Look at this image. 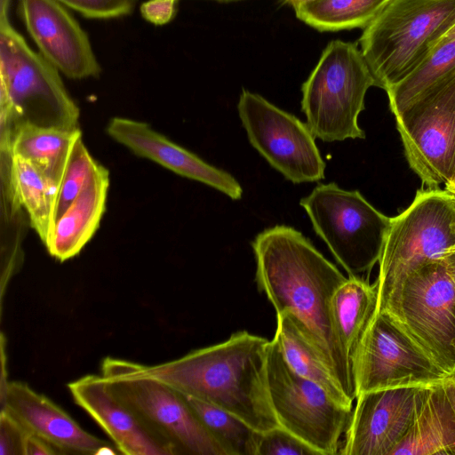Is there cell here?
Masks as SVG:
<instances>
[{
  "label": "cell",
  "instance_id": "obj_24",
  "mask_svg": "<svg viewBox=\"0 0 455 455\" xmlns=\"http://www.w3.org/2000/svg\"><path fill=\"white\" fill-rule=\"evenodd\" d=\"M378 285L359 276H349L336 291L331 311L345 355L354 371L362 339L377 312Z\"/></svg>",
  "mask_w": 455,
  "mask_h": 455
},
{
  "label": "cell",
  "instance_id": "obj_7",
  "mask_svg": "<svg viewBox=\"0 0 455 455\" xmlns=\"http://www.w3.org/2000/svg\"><path fill=\"white\" fill-rule=\"evenodd\" d=\"M101 375L116 395L172 445L177 455H228L182 394L147 374L143 364L106 357Z\"/></svg>",
  "mask_w": 455,
  "mask_h": 455
},
{
  "label": "cell",
  "instance_id": "obj_9",
  "mask_svg": "<svg viewBox=\"0 0 455 455\" xmlns=\"http://www.w3.org/2000/svg\"><path fill=\"white\" fill-rule=\"evenodd\" d=\"M269 399L280 427L320 455L339 453V438L348 426L352 409L336 402L320 385L296 373L273 339L267 358Z\"/></svg>",
  "mask_w": 455,
  "mask_h": 455
},
{
  "label": "cell",
  "instance_id": "obj_13",
  "mask_svg": "<svg viewBox=\"0 0 455 455\" xmlns=\"http://www.w3.org/2000/svg\"><path fill=\"white\" fill-rule=\"evenodd\" d=\"M395 318L439 367L455 371V284L443 259L407 276Z\"/></svg>",
  "mask_w": 455,
  "mask_h": 455
},
{
  "label": "cell",
  "instance_id": "obj_14",
  "mask_svg": "<svg viewBox=\"0 0 455 455\" xmlns=\"http://www.w3.org/2000/svg\"><path fill=\"white\" fill-rule=\"evenodd\" d=\"M425 387H402L359 394L339 453L391 455L415 417Z\"/></svg>",
  "mask_w": 455,
  "mask_h": 455
},
{
  "label": "cell",
  "instance_id": "obj_32",
  "mask_svg": "<svg viewBox=\"0 0 455 455\" xmlns=\"http://www.w3.org/2000/svg\"><path fill=\"white\" fill-rule=\"evenodd\" d=\"M177 1L148 0L140 5L141 16L155 25H164L173 18Z\"/></svg>",
  "mask_w": 455,
  "mask_h": 455
},
{
  "label": "cell",
  "instance_id": "obj_10",
  "mask_svg": "<svg viewBox=\"0 0 455 455\" xmlns=\"http://www.w3.org/2000/svg\"><path fill=\"white\" fill-rule=\"evenodd\" d=\"M410 167L428 188L455 175V73L395 116Z\"/></svg>",
  "mask_w": 455,
  "mask_h": 455
},
{
  "label": "cell",
  "instance_id": "obj_3",
  "mask_svg": "<svg viewBox=\"0 0 455 455\" xmlns=\"http://www.w3.org/2000/svg\"><path fill=\"white\" fill-rule=\"evenodd\" d=\"M0 80L1 147H10L13 132L24 123L79 128V109L59 70L29 47L8 14L0 15Z\"/></svg>",
  "mask_w": 455,
  "mask_h": 455
},
{
  "label": "cell",
  "instance_id": "obj_1",
  "mask_svg": "<svg viewBox=\"0 0 455 455\" xmlns=\"http://www.w3.org/2000/svg\"><path fill=\"white\" fill-rule=\"evenodd\" d=\"M256 283L275 309L293 313L307 327L347 397L356 399L355 374L334 323L331 300L347 279L291 227L278 225L252 242Z\"/></svg>",
  "mask_w": 455,
  "mask_h": 455
},
{
  "label": "cell",
  "instance_id": "obj_22",
  "mask_svg": "<svg viewBox=\"0 0 455 455\" xmlns=\"http://www.w3.org/2000/svg\"><path fill=\"white\" fill-rule=\"evenodd\" d=\"M276 319L274 339L289 366L323 387L339 404L352 409L353 402L347 397L306 325L290 311L276 314Z\"/></svg>",
  "mask_w": 455,
  "mask_h": 455
},
{
  "label": "cell",
  "instance_id": "obj_4",
  "mask_svg": "<svg viewBox=\"0 0 455 455\" xmlns=\"http://www.w3.org/2000/svg\"><path fill=\"white\" fill-rule=\"evenodd\" d=\"M455 251V194L418 190L412 203L391 218L379 260L377 312L395 316L403 284L421 266Z\"/></svg>",
  "mask_w": 455,
  "mask_h": 455
},
{
  "label": "cell",
  "instance_id": "obj_31",
  "mask_svg": "<svg viewBox=\"0 0 455 455\" xmlns=\"http://www.w3.org/2000/svg\"><path fill=\"white\" fill-rule=\"evenodd\" d=\"M28 432L4 409L0 411V455H24Z\"/></svg>",
  "mask_w": 455,
  "mask_h": 455
},
{
  "label": "cell",
  "instance_id": "obj_27",
  "mask_svg": "<svg viewBox=\"0 0 455 455\" xmlns=\"http://www.w3.org/2000/svg\"><path fill=\"white\" fill-rule=\"evenodd\" d=\"M182 395L228 455L257 454L259 432L227 411L191 395Z\"/></svg>",
  "mask_w": 455,
  "mask_h": 455
},
{
  "label": "cell",
  "instance_id": "obj_8",
  "mask_svg": "<svg viewBox=\"0 0 455 455\" xmlns=\"http://www.w3.org/2000/svg\"><path fill=\"white\" fill-rule=\"evenodd\" d=\"M300 205L349 276L370 272L379 262L391 218L359 191L345 190L333 182L319 184Z\"/></svg>",
  "mask_w": 455,
  "mask_h": 455
},
{
  "label": "cell",
  "instance_id": "obj_5",
  "mask_svg": "<svg viewBox=\"0 0 455 455\" xmlns=\"http://www.w3.org/2000/svg\"><path fill=\"white\" fill-rule=\"evenodd\" d=\"M454 23L455 0H391L359 39L375 86L401 81Z\"/></svg>",
  "mask_w": 455,
  "mask_h": 455
},
{
  "label": "cell",
  "instance_id": "obj_15",
  "mask_svg": "<svg viewBox=\"0 0 455 455\" xmlns=\"http://www.w3.org/2000/svg\"><path fill=\"white\" fill-rule=\"evenodd\" d=\"M20 13L40 53L72 79L97 76L100 64L86 33L57 0H20Z\"/></svg>",
  "mask_w": 455,
  "mask_h": 455
},
{
  "label": "cell",
  "instance_id": "obj_12",
  "mask_svg": "<svg viewBox=\"0 0 455 455\" xmlns=\"http://www.w3.org/2000/svg\"><path fill=\"white\" fill-rule=\"evenodd\" d=\"M237 109L251 146L286 180L297 184L324 178L325 163L307 124L247 90Z\"/></svg>",
  "mask_w": 455,
  "mask_h": 455
},
{
  "label": "cell",
  "instance_id": "obj_38",
  "mask_svg": "<svg viewBox=\"0 0 455 455\" xmlns=\"http://www.w3.org/2000/svg\"><path fill=\"white\" fill-rule=\"evenodd\" d=\"M444 188L446 190L455 194V175L452 180L446 186H444Z\"/></svg>",
  "mask_w": 455,
  "mask_h": 455
},
{
  "label": "cell",
  "instance_id": "obj_35",
  "mask_svg": "<svg viewBox=\"0 0 455 455\" xmlns=\"http://www.w3.org/2000/svg\"><path fill=\"white\" fill-rule=\"evenodd\" d=\"M447 271L455 284V251L448 254L444 259Z\"/></svg>",
  "mask_w": 455,
  "mask_h": 455
},
{
  "label": "cell",
  "instance_id": "obj_6",
  "mask_svg": "<svg viewBox=\"0 0 455 455\" xmlns=\"http://www.w3.org/2000/svg\"><path fill=\"white\" fill-rule=\"evenodd\" d=\"M375 79L358 45L331 41L301 86V110L315 138L326 142L364 139L358 116Z\"/></svg>",
  "mask_w": 455,
  "mask_h": 455
},
{
  "label": "cell",
  "instance_id": "obj_2",
  "mask_svg": "<svg viewBox=\"0 0 455 455\" xmlns=\"http://www.w3.org/2000/svg\"><path fill=\"white\" fill-rule=\"evenodd\" d=\"M270 340L247 331L169 362L143 365L177 391L236 416L259 433L279 427L268 395Z\"/></svg>",
  "mask_w": 455,
  "mask_h": 455
},
{
  "label": "cell",
  "instance_id": "obj_37",
  "mask_svg": "<svg viewBox=\"0 0 455 455\" xmlns=\"http://www.w3.org/2000/svg\"><path fill=\"white\" fill-rule=\"evenodd\" d=\"M284 4L291 6L293 9L299 7L301 4H304L308 2H312L315 0H282Z\"/></svg>",
  "mask_w": 455,
  "mask_h": 455
},
{
  "label": "cell",
  "instance_id": "obj_29",
  "mask_svg": "<svg viewBox=\"0 0 455 455\" xmlns=\"http://www.w3.org/2000/svg\"><path fill=\"white\" fill-rule=\"evenodd\" d=\"M256 455H320L317 451L282 427L260 433Z\"/></svg>",
  "mask_w": 455,
  "mask_h": 455
},
{
  "label": "cell",
  "instance_id": "obj_18",
  "mask_svg": "<svg viewBox=\"0 0 455 455\" xmlns=\"http://www.w3.org/2000/svg\"><path fill=\"white\" fill-rule=\"evenodd\" d=\"M106 132L114 140L140 157L149 159L180 176L206 184L231 199L242 197L243 188L230 173L206 163L144 122L113 117Z\"/></svg>",
  "mask_w": 455,
  "mask_h": 455
},
{
  "label": "cell",
  "instance_id": "obj_33",
  "mask_svg": "<svg viewBox=\"0 0 455 455\" xmlns=\"http://www.w3.org/2000/svg\"><path fill=\"white\" fill-rule=\"evenodd\" d=\"M57 450L44 439L27 434L24 443V455H54Z\"/></svg>",
  "mask_w": 455,
  "mask_h": 455
},
{
  "label": "cell",
  "instance_id": "obj_11",
  "mask_svg": "<svg viewBox=\"0 0 455 455\" xmlns=\"http://www.w3.org/2000/svg\"><path fill=\"white\" fill-rule=\"evenodd\" d=\"M356 396L363 392L441 383L449 374L387 312H376L358 347Z\"/></svg>",
  "mask_w": 455,
  "mask_h": 455
},
{
  "label": "cell",
  "instance_id": "obj_20",
  "mask_svg": "<svg viewBox=\"0 0 455 455\" xmlns=\"http://www.w3.org/2000/svg\"><path fill=\"white\" fill-rule=\"evenodd\" d=\"M391 455H455V412L442 382L424 387L413 421Z\"/></svg>",
  "mask_w": 455,
  "mask_h": 455
},
{
  "label": "cell",
  "instance_id": "obj_39",
  "mask_svg": "<svg viewBox=\"0 0 455 455\" xmlns=\"http://www.w3.org/2000/svg\"><path fill=\"white\" fill-rule=\"evenodd\" d=\"M217 1L228 2V1H235V0H217Z\"/></svg>",
  "mask_w": 455,
  "mask_h": 455
},
{
  "label": "cell",
  "instance_id": "obj_25",
  "mask_svg": "<svg viewBox=\"0 0 455 455\" xmlns=\"http://www.w3.org/2000/svg\"><path fill=\"white\" fill-rule=\"evenodd\" d=\"M455 73V39L439 43L423 60L386 92L394 116Z\"/></svg>",
  "mask_w": 455,
  "mask_h": 455
},
{
  "label": "cell",
  "instance_id": "obj_23",
  "mask_svg": "<svg viewBox=\"0 0 455 455\" xmlns=\"http://www.w3.org/2000/svg\"><path fill=\"white\" fill-rule=\"evenodd\" d=\"M81 135L79 128L64 129L24 123L12 133L10 154L30 161L60 188L73 145Z\"/></svg>",
  "mask_w": 455,
  "mask_h": 455
},
{
  "label": "cell",
  "instance_id": "obj_21",
  "mask_svg": "<svg viewBox=\"0 0 455 455\" xmlns=\"http://www.w3.org/2000/svg\"><path fill=\"white\" fill-rule=\"evenodd\" d=\"M2 180L12 200L26 212L29 225L46 245L53 228V215L59 187L30 161L2 153Z\"/></svg>",
  "mask_w": 455,
  "mask_h": 455
},
{
  "label": "cell",
  "instance_id": "obj_30",
  "mask_svg": "<svg viewBox=\"0 0 455 455\" xmlns=\"http://www.w3.org/2000/svg\"><path fill=\"white\" fill-rule=\"evenodd\" d=\"M82 15L93 19L116 18L130 13L136 0H57Z\"/></svg>",
  "mask_w": 455,
  "mask_h": 455
},
{
  "label": "cell",
  "instance_id": "obj_34",
  "mask_svg": "<svg viewBox=\"0 0 455 455\" xmlns=\"http://www.w3.org/2000/svg\"><path fill=\"white\" fill-rule=\"evenodd\" d=\"M442 385L455 412V371L449 374L442 381Z\"/></svg>",
  "mask_w": 455,
  "mask_h": 455
},
{
  "label": "cell",
  "instance_id": "obj_19",
  "mask_svg": "<svg viewBox=\"0 0 455 455\" xmlns=\"http://www.w3.org/2000/svg\"><path fill=\"white\" fill-rule=\"evenodd\" d=\"M109 172L99 164L86 186L56 220L45 245L49 254L63 262L80 253L100 227L106 210Z\"/></svg>",
  "mask_w": 455,
  "mask_h": 455
},
{
  "label": "cell",
  "instance_id": "obj_26",
  "mask_svg": "<svg viewBox=\"0 0 455 455\" xmlns=\"http://www.w3.org/2000/svg\"><path fill=\"white\" fill-rule=\"evenodd\" d=\"M391 0H315L295 8L299 20L319 31L365 28Z\"/></svg>",
  "mask_w": 455,
  "mask_h": 455
},
{
  "label": "cell",
  "instance_id": "obj_17",
  "mask_svg": "<svg viewBox=\"0 0 455 455\" xmlns=\"http://www.w3.org/2000/svg\"><path fill=\"white\" fill-rule=\"evenodd\" d=\"M75 403L109 436L119 453L177 455L167 442L118 398L103 376L88 374L68 384Z\"/></svg>",
  "mask_w": 455,
  "mask_h": 455
},
{
  "label": "cell",
  "instance_id": "obj_36",
  "mask_svg": "<svg viewBox=\"0 0 455 455\" xmlns=\"http://www.w3.org/2000/svg\"><path fill=\"white\" fill-rule=\"evenodd\" d=\"M452 39H455V23L444 33V35L440 38L437 44L443 43Z\"/></svg>",
  "mask_w": 455,
  "mask_h": 455
},
{
  "label": "cell",
  "instance_id": "obj_28",
  "mask_svg": "<svg viewBox=\"0 0 455 455\" xmlns=\"http://www.w3.org/2000/svg\"><path fill=\"white\" fill-rule=\"evenodd\" d=\"M99 164L85 147L82 135L78 137L71 149L58 190L53 225L78 196Z\"/></svg>",
  "mask_w": 455,
  "mask_h": 455
},
{
  "label": "cell",
  "instance_id": "obj_16",
  "mask_svg": "<svg viewBox=\"0 0 455 455\" xmlns=\"http://www.w3.org/2000/svg\"><path fill=\"white\" fill-rule=\"evenodd\" d=\"M1 408L28 433L53 446L59 454H116V448L85 431L63 409L27 383L11 381L1 387Z\"/></svg>",
  "mask_w": 455,
  "mask_h": 455
}]
</instances>
